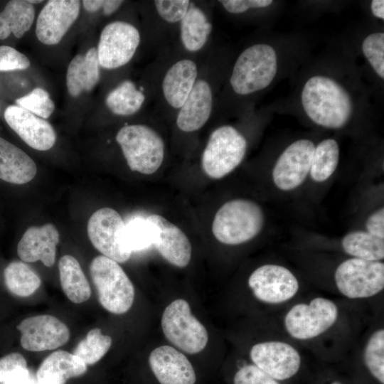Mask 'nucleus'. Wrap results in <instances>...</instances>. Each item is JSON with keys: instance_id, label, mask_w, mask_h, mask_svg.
Segmentation results:
<instances>
[{"instance_id": "f257e3e1", "label": "nucleus", "mask_w": 384, "mask_h": 384, "mask_svg": "<svg viewBox=\"0 0 384 384\" xmlns=\"http://www.w3.org/2000/svg\"><path fill=\"white\" fill-rule=\"evenodd\" d=\"M303 109L315 124L339 129L349 121L353 112L351 97L334 79L314 75L305 82L301 95Z\"/></svg>"}, {"instance_id": "f03ea898", "label": "nucleus", "mask_w": 384, "mask_h": 384, "mask_svg": "<svg viewBox=\"0 0 384 384\" xmlns=\"http://www.w3.org/2000/svg\"><path fill=\"white\" fill-rule=\"evenodd\" d=\"M264 213L255 202L238 198L225 203L215 215L212 232L220 242L237 245L255 238L264 225Z\"/></svg>"}, {"instance_id": "7ed1b4c3", "label": "nucleus", "mask_w": 384, "mask_h": 384, "mask_svg": "<svg viewBox=\"0 0 384 384\" xmlns=\"http://www.w3.org/2000/svg\"><path fill=\"white\" fill-rule=\"evenodd\" d=\"M277 55L266 43L252 45L238 57L230 78L233 91L249 95L269 86L277 72Z\"/></svg>"}, {"instance_id": "20e7f679", "label": "nucleus", "mask_w": 384, "mask_h": 384, "mask_svg": "<svg viewBox=\"0 0 384 384\" xmlns=\"http://www.w3.org/2000/svg\"><path fill=\"white\" fill-rule=\"evenodd\" d=\"M90 272L103 308L116 314L129 310L134 299V288L118 262L104 255L97 256L90 263Z\"/></svg>"}, {"instance_id": "39448f33", "label": "nucleus", "mask_w": 384, "mask_h": 384, "mask_svg": "<svg viewBox=\"0 0 384 384\" xmlns=\"http://www.w3.org/2000/svg\"><path fill=\"white\" fill-rule=\"evenodd\" d=\"M116 141L132 171L152 174L162 164L164 143L152 128L144 124L124 126L117 132Z\"/></svg>"}, {"instance_id": "423d86ee", "label": "nucleus", "mask_w": 384, "mask_h": 384, "mask_svg": "<svg viewBox=\"0 0 384 384\" xmlns=\"http://www.w3.org/2000/svg\"><path fill=\"white\" fill-rule=\"evenodd\" d=\"M247 146L245 137L235 127H218L210 134L202 154L203 171L214 179L225 176L242 162Z\"/></svg>"}, {"instance_id": "0eeeda50", "label": "nucleus", "mask_w": 384, "mask_h": 384, "mask_svg": "<svg viewBox=\"0 0 384 384\" xmlns=\"http://www.w3.org/2000/svg\"><path fill=\"white\" fill-rule=\"evenodd\" d=\"M338 306L332 300L318 297L309 303L292 306L284 318L288 334L294 339L310 340L323 334L336 322Z\"/></svg>"}, {"instance_id": "6e6552de", "label": "nucleus", "mask_w": 384, "mask_h": 384, "mask_svg": "<svg viewBox=\"0 0 384 384\" xmlns=\"http://www.w3.org/2000/svg\"><path fill=\"white\" fill-rule=\"evenodd\" d=\"M161 324L168 341L183 352L196 354L207 345L206 329L191 313L189 304L183 299H176L166 307Z\"/></svg>"}, {"instance_id": "1a4fd4ad", "label": "nucleus", "mask_w": 384, "mask_h": 384, "mask_svg": "<svg viewBox=\"0 0 384 384\" xmlns=\"http://www.w3.org/2000/svg\"><path fill=\"white\" fill-rule=\"evenodd\" d=\"M338 292L347 298L366 299L384 289V263L351 257L343 261L334 272Z\"/></svg>"}, {"instance_id": "9d476101", "label": "nucleus", "mask_w": 384, "mask_h": 384, "mask_svg": "<svg viewBox=\"0 0 384 384\" xmlns=\"http://www.w3.org/2000/svg\"><path fill=\"white\" fill-rule=\"evenodd\" d=\"M124 222L115 210L102 208L90 216L87 234L92 245L104 256L123 263L132 254L124 243Z\"/></svg>"}, {"instance_id": "9b49d317", "label": "nucleus", "mask_w": 384, "mask_h": 384, "mask_svg": "<svg viewBox=\"0 0 384 384\" xmlns=\"http://www.w3.org/2000/svg\"><path fill=\"white\" fill-rule=\"evenodd\" d=\"M140 43V34L132 24L114 21L102 29L97 53L100 67L115 69L128 63Z\"/></svg>"}, {"instance_id": "f8f14e48", "label": "nucleus", "mask_w": 384, "mask_h": 384, "mask_svg": "<svg viewBox=\"0 0 384 384\" xmlns=\"http://www.w3.org/2000/svg\"><path fill=\"white\" fill-rule=\"evenodd\" d=\"M254 297L269 304L284 303L297 294L299 284L296 276L287 267L275 264L263 265L248 278Z\"/></svg>"}, {"instance_id": "ddd939ff", "label": "nucleus", "mask_w": 384, "mask_h": 384, "mask_svg": "<svg viewBox=\"0 0 384 384\" xmlns=\"http://www.w3.org/2000/svg\"><path fill=\"white\" fill-rule=\"evenodd\" d=\"M315 145L302 139L289 144L280 154L273 167L275 186L284 191L299 187L309 174Z\"/></svg>"}, {"instance_id": "4468645a", "label": "nucleus", "mask_w": 384, "mask_h": 384, "mask_svg": "<svg viewBox=\"0 0 384 384\" xmlns=\"http://www.w3.org/2000/svg\"><path fill=\"white\" fill-rule=\"evenodd\" d=\"M250 357L254 365L278 381L295 375L302 364V357L297 349L281 341L255 344L250 351Z\"/></svg>"}, {"instance_id": "2eb2a0df", "label": "nucleus", "mask_w": 384, "mask_h": 384, "mask_svg": "<svg viewBox=\"0 0 384 384\" xmlns=\"http://www.w3.org/2000/svg\"><path fill=\"white\" fill-rule=\"evenodd\" d=\"M17 329L21 333V346L29 351L55 349L65 344L70 338L68 326L50 315L26 318Z\"/></svg>"}, {"instance_id": "dca6fc26", "label": "nucleus", "mask_w": 384, "mask_h": 384, "mask_svg": "<svg viewBox=\"0 0 384 384\" xmlns=\"http://www.w3.org/2000/svg\"><path fill=\"white\" fill-rule=\"evenodd\" d=\"M80 10V1H47L36 21V35L38 41L48 46L58 43L77 20Z\"/></svg>"}, {"instance_id": "f3484780", "label": "nucleus", "mask_w": 384, "mask_h": 384, "mask_svg": "<svg viewBox=\"0 0 384 384\" xmlns=\"http://www.w3.org/2000/svg\"><path fill=\"white\" fill-rule=\"evenodd\" d=\"M4 119L9 126L31 148L38 151L51 149L56 141L53 126L29 111L10 105L4 111Z\"/></svg>"}, {"instance_id": "a211bd4d", "label": "nucleus", "mask_w": 384, "mask_h": 384, "mask_svg": "<svg viewBox=\"0 0 384 384\" xmlns=\"http://www.w3.org/2000/svg\"><path fill=\"white\" fill-rule=\"evenodd\" d=\"M153 226V245L170 264L178 267H186L191 258V245L188 237L176 225L160 215L147 217Z\"/></svg>"}, {"instance_id": "6ab92c4d", "label": "nucleus", "mask_w": 384, "mask_h": 384, "mask_svg": "<svg viewBox=\"0 0 384 384\" xmlns=\"http://www.w3.org/2000/svg\"><path fill=\"white\" fill-rule=\"evenodd\" d=\"M149 363L160 384H195L196 381L191 363L172 346H161L154 349Z\"/></svg>"}, {"instance_id": "aec40b11", "label": "nucleus", "mask_w": 384, "mask_h": 384, "mask_svg": "<svg viewBox=\"0 0 384 384\" xmlns=\"http://www.w3.org/2000/svg\"><path fill=\"white\" fill-rule=\"evenodd\" d=\"M59 233L51 223L28 228L17 246L20 259L26 262L41 261L46 267L55 263Z\"/></svg>"}, {"instance_id": "412c9836", "label": "nucleus", "mask_w": 384, "mask_h": 384, "mask_svg": "<svg viewBox=\"0 0 384 384\" xmlns=\"http://www.w3.org/2000/svg\"><path fill=\"white\" fill-rule=\"evenodd\" d=\"M213 93L210 84L198 79L177 114L176 124L183 132L201 129L208 120L212 111Z\"/></svg>"}, {"instance_id": "4be33fe9", "label": "nucleus", "mask_w": 384, "mask_h": 384, "mask_svg": "<svg viewBox=\"0 0 384 384\" xmlns=\"http://www.w3.org/2000/svg\"><path fill=\"white\" fill-rule=\"evenodd\" d=\"M198 77L196 63L190 59H182L173 64L162 81V92L167 103L180 109L190 94Z\"/></svg>"}, {"instance_id": "5701e85b", "label": "nucleus", "mask_w": 384, "mask_h": 384, "mask_svg": "<svg viewBox=\"0 0 384 384\" xmlns=\"http://www.w3.org/2000/svg\"><path fill=\"white\" fill-rule=\"evenodd\" d=\"M100 65L97 48H91L85 54L75 55L70 62L66 73V86L73 97L91 91L100 78Z\"/></svg>"}, {"instance_id": "b1692460", "label": "nucleus", "mask_w": 384, "mask_h": 384, "mask_svg": "<svg viewBox=\"0 0 384 384\" xmlns=\"http://www.w3.org/2000/svg\"><path fill=\"white\" fill-rule=\"evenodd\" d=\"M87 365L78 356L65 351H57L46 357L37 373L38 384H65L73 378L83 375Z\"/></svg>"}, {"instance_id": "393cba45", "label": "nucleus", "mask_w": 384, "mask_h": 384, "mask_svg": "<svg viewBox=\"0 0 384 384\" xmlns=\"http://www.w3.org/2000/svg\"><path fill=\"white\" fill-rule=\"evenodd\" d=\"M36 172L34 161L26 153L0 137V179L24 184L31 181Z\"/></svg>"}, {"instance_id": "a878e982", "label": "nucleus", "mask_w": 384, "mask_h": 384, "mask_svg": "<svg viewBox=\"0 0 384 384\" xmlns=\"http://www.w3.org/2000/svg\"><path fill=\"white\" fill-rule=\"evenodd\" d=\"M62 289L70 301L80 304L88 300L91 289L79 262L72 255L61 257L58 262Z\"/></svg>"}, {"instance_id": "bb28decb", "label": "nucleus", "mask_w": 384, "mask_h": 384, "mask_svg": "<svg viewBox=\"0 0 384 384\" xmlns=\"http://www.w3.org/2000/svg\"><path fill=\"white\" fill-rule=\"evenodd\" d=\"M34 18L33 4L24 0L9 1L0 12V39H6L11 33L21 38L31 28Z\"/></svg>"}, {"instance_id": "cd10ccee", "label": "nucleus", "mask_w": 384, "mask_h": 384, "mask_svg": "<svg viewBox=\"0 0 384 384\" xmlns=\"http://www.w3.org/2000/svg\"><path fill=\"white\" fill-rule=\"evenodd\" d=\"M180 22V37L184 48L190 52L201 50L212 31V24L206 14L200 8L190 4Z\"/></svg>"}, {"instance_id": "c85d7f7f", "label": "nucleus", "mask_w": 384, "mask_h": 384, "mask_svg": "<svg viewBox=\"0 0 384 384\" xmlns=\"http://www.w3.org/2000/svg\"><path fill=\"white\" fill-rule=\"evenodd\" d=\"M343 251L352 257L368 261L384 259V239L367 231L355 230L346 234L341 240Z\"/></svg>"}, {"instance_id": "c756f323", "label": "nucleus", "mask_w": 384, "mask_h": 384, "mask_svg": "<svg viewBox=\"0 0 384 384\" xmlns=\"http://www.w3.org/2000/svg\"><path fill=\"white\" fill-rule=\"evenodd\" d=\"M144 100V93L131 80H124L108 93L105 104L113 114L129 116L137 112Z\"/></svg>"}, {"instance_id": "7c9ffc66", "label": "nucleus", "mask_w": 384, "mask_h": 384, "mask_svg": "<svg viewBox=\"0 0 384 384\" xmlns=\"http://www.w3.org/2000/svg\"><path fill=\"white\" fill-rule=\"evenodd\" d=\"M4 278L8 290L20 297L33 294L41 283L39 276L27 264L16 260L5 267Z\"/></svg>"}, {"instance_id": "2f4dec72", "label": "nucleus", "mask_w": 384, "mask_h": 384, "mask_svg": "<svg viewBox=\"0 0 384 384\" xmlns=\"http://www.w3.org/2000/svg\"><path fill=\"white\" fill-rule=\"evenodd\" d=\"M340 156L337 142L326 139L315 146L309 175L316 183H322L329 178L336 171Z\"/></svg>"}, {"instance_id": "473e14b6", "label": "nucleus", "mask_w": 384, "mask_h": 384, "mask_svg": "<svg viewBox=\"0 0 384 384\" xmlns=\"http://www.w3.org/2000/svg\"><path fill=\"white\" fill-rule=\"evenodd\" d=\"M111 345V337L102 334L100 329L95 328L91 329L86 337L79 342L73 354L86 365H93L107 353Z\"/></svg>"}, {"instance_id": "72a5a7b5", "label": "nucleus", "mask_w": 384, "mask_h": 384, "mask_svg": "<svg viewBox=\"0 0 384 384\" xmlns=\"http://www.w3.org/2000/svg\"><path fill=\"white\" fill-rule=\"evenodd\" d=\"M124 240L131 252L146 250L153 245L154 231L147 218L137 217L128 221L125 224Z\"/></svg>"}, {"instance_id": "f704fd0d", "label": "nucleus", "mask_w": 384, "mask_h": 384, "mask_svg": "<svg viewBox=\"0 0 384 384\" xmlns=\"http://www.w3.org/2000/svg\"><path fill=\"white\" fill-rule=\"evenodd\" d=\"M364 364L380 384H384V329H378L368 338L363 351Z\"/></svg>"}, {"instance_id": "c9c22d12", "label": "nucleus", "mask_w": 384, "mask_h": 384, "mask_svg": "<svg viewBox=\"0 0 384 384\" xmlns=\"http://www.w3.org/2000/svg\"><path fill=\"white\" fill-rule=\"evenodd\" d=\"M16 104L44 119L50 117L55 110V104L49 93L41 87H36L16 99Z\"/></svg>"}, {"instance_id": "e433bc0d", "label": "nucleus", "mask_w": 384, "mask_h": 384, "mask_svg": "<svg viewBox=\"0 0 384 384\" xmlns=\"http://www.w3.org/2000/svg\"><path fill=\"white\" fill-rule=\"evenodd\" d=\"M362 51L368 63L382 79L384 78V33H373L362 43Z\"/></svg>"}, {"instance_id": "4c0bfd02", "label": "nucleus", "mask_w": 384, "mask_h": 384, "mask_svg": "<svg viewBox=\"0 0 384 384\" xmlns=\"http://www.w3.org/2000/svg\"><path fill=\"white\" fill-rule=\"evenodd\" d=\"M154 3L158 14L172 23L183 19L191 4L188 0H156Z\"/></svg>"}, {"instance_id": "58836bf2", "label": "nucleus", "mask_w": 384, "mask_h": 384, "mask_svg": "<svg viewBox=\"0 0 384 384\" xmlns=\"http://www.w3.org/2000/svg\"><path fill=\"white\" fill-rule=\"evenodd\" d=\"M30 64L28 57L14 48L0 46V72L25 70Z\"/></svg>"}, {"instance_id": "ea45409f", "label": "nucleus", "mask_w": 384, "mask_h": 384, "mask_svg": "<svg viewBox=\"0 0 384 384\" xmlns=\"http://www.w3.org/2000/svg\"><path fill=\"white\" fill-rule=\"evenodd\" d=\"M234 384H280L255 365H246L235 374Z\"/></svg>"}, {"instance_id": "a19ab883", "label": "nucleus", "mask_w": 384, "mask_h": 384, "mask_svg": "<svg viewBox=\"0 0 384 384\" xmlns=\"http://www.w3.org/2000/svg\"><path fill=\"white\" fill-rule=\"evenodd\" d=\"M27 368L25 358L18 353H11L0 358V383L5 382L17 370Z\"/></svg>"}, {"instance_id": "79ce46f5", "label": "nucleus", "mask_w": 384, "mask_h": 384, "mask_svg": "<svg viewBox=\"0 0 384 384\" xmlns=\"http://www.w3.org/2000/svg\"><path fill=\"white\" fill-rule=\"evenodd\" d=\"M223 8L231 14H241L250 9L267 7L272 4V0H221Z\"/></svg>"}, {"instance_id": "37998d69", "label": "nucleus", "mask_w": 384, "mask_h": 384, "mask_svg": "<svg viewBox=\"0 0 384 384\" xmlns=\"http://www.w3.org/2000/svg\"><path fill=\"white\" fill-rule=\"evenodd\" d=\"M123 3L121 0H84L82 6L88 12L94 13L102 9L105 15L109 16L117 11Z\"/></svg>"}, {"instance_id": "c03bdc74", "label": "nucleus", "mask_w": 384, "mask_h": 384, "mask_svg": "<svg viewBox=\"0 0 384 384\" xmlns=\"http://www.w3.org/2000/svg\"><path fill=\"white\" fill-rule=\"evenodd\" d=\"M366 231L370 235L384 239V208H380L370 214L366 223Z\"/></svg>"}, {"instance_id": "a18cd8bd", "label": "nucleus", "mask_w": 384, "mask_h": 384, "mask_svg": "<svg viewBox=\"0 0 384 384\" xmlns=\"http://www.w3.org/2000/svg\"><path fill=\"white\" fill-rule=\"evenodd\" d=\"M4 384H31V376L27 368H21L11 375Z\"/></svg>"}, {"instance_id": "49530a36", "label": "nucleus", "mask_w": 384, "mask_h": 384, "mask_svg": "<svg viewBox=\"0 0 384 384\" xmlns=\"http://www.w3.org/2000/svg\"><path fill=\"white\" fill-rule=\"evenodd\" d=\"M370 9L374 16L384 19V1L373 0L370 3Z\"/></svg>"}, {"instance_id": "de8ad7c7", "label": "nucleus", "mask_w": 384, "mask_h": 384, "mask_svg": "<svg viewBox=\"0 0 384 384\" xmlns=\"http://www.w3.org/2000/svg\"><path fill=\"white\" fill-rule=\"evenodd\" d=\"M28 1L31 4H39V3L43 2V1H41V0H40V1H36H36H31V0H30V1Z\"/></svg>"}, {"instance_id": "09e8293b", "label": "nucleus", "mask_w": 384, "mask_h": 384, "mask_svg": "<svg viewBox=\"0 0 384 384\" xmlns=\"http://www.w3.org/2000/svg\"><path fill=\"white\" fill-rule=\"evenodd\" d=\"M330 384H343L341 382H338V381H334V382H332Z\"/></svg>"}, {"instance_id": "8fccbe9b", "label": "nucleus", "mask_w": 384, "mask_h": 384, "mask_svg": "<svg viewBox=\"0 0 384 384\" xmlns=\"http://www.w3.org/2000/svg\"></svg>"}]
</instances>
